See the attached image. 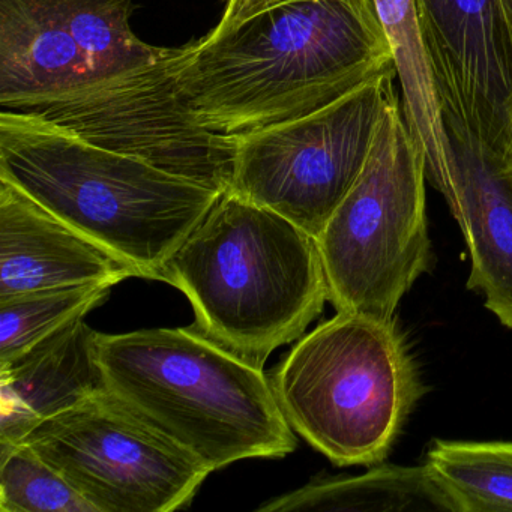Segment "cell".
Returning a JSON list of instances; mask_svg holds the SVG:
<instances>
[{"label": "cell", "mask_w": 512, "mask_h": 512, "mask_svg": "<svg viewBox=\"0 0 512 512\" xmlns=\"http://www.w3.org/2000/svg\"><path fill=\"white\" fill-rule=\"evenodd\" d=\"M451 176L440 188L470 254L467 287L512 329V164L454 101L440 97Z\"/></svg>", "instance_id": "30bf717a"}, {"label": "cell", "mask_w": 512, "mask_h": 512, "mask_svg": "<svg viewBox=\"0 0 512 512\" xmlns=\"http://www.w3.org/2000/svg\"><path fill=\"white\" fill-rule=\"evenodd\" d=\"M194 310V334L251 367L299 340L329 299L316 239L232 191L167 262L161 280Z\"/></svg>", "instance_id": "7a4b0ae2"}, {"label": "cell", "mask_w": 512, "mask_h": 512, "mask_svg": "<svg viewBox=\"0 0 512 512\" xmlns=\"http://www.w3.org/2000/svg\"><path fill=\"white\" fill-rule=\"evenodd\" d=\"M0 511L97 512L26 443H0Z\"/></svg>", "instance_id": "d6986e66"}, {"label": "cell", "mask_w": 512, "mask_h": 512, "mask_svg": "<svg viewBox=\"0 0 512 512\" xmlns=\"http://www.w3.org/2000/svg\"><path fill=\"white\" fill-rule=\"evenodd\" d=\"M392 68L373 0H296L175 56L191 113L227 137L316 112Z\"/></svg>", "instance_id": "6da1fadb"}, {"label": "cell", "mask_w": 512, "mask_h": 512, "mask_svg": "<svg viewBox=\"0 0 512 512\" xmlns=\"http://www.w3.org/2000/svg\"><path fill=\"white\" fill-rule=\"evenodd\" d=\"M131 277L127 263L0 179V299Z\"/></svg>", "instance_id": "7c38bea8"}, {"label": "cell", "mask_w": 512, "mask_h": 512, "mask_svg": "<svg viewBox=\"0 0 512 512\" xmlns=\"http://www.w3.org/2000/svg\"><path fill=\"white\" fill-rule=\"evenodd\" d=\"M425 181L424 152L394 101L355 184L316 238L335 310L394 319L430 269Z\"/></svg>", "instance_id": "8992f818"}, {"label": "cell", "mask_w": 512, "mask_h": 512, "mask_svg": "<svg viewBox=\"0 0 512 512\" xmlns=\"http://www.w3.org/2000/svg\"><path fill=\"white\" fill-rule=\"evenodd\" d=\"M98 332L68 323L0 365V443H20L37 425L106 389Z\"/></svg>", "instance_id": "4fadbf2b"}, {"label": "cell", "mask_w": 512, "mask_h": 512, "mask_svg": "<svg viewBox=\"0 0 512 512\" xmlns=\"http://www.w3.org/2000/svg\"><path fill=\"white\" fill-rule=\"evenodd\" d=\"M109 284L56 287L0 299V365L103 305Z\"/></svg>", "instance_id": "ac0fdd59"}, {"label": "cell", "mask_w": 512, "mask_h": 512, "mask_svg": "<svg viewBox=\"0 0 512 512\" xmlns=\"http://www.w3.org/2000/svg\"><path fill=\"white\" fill-rule=\"evenodd\" d=\"M502 7L503 11H505L506 20H508L512 35V0H502Z\"/></svg>", "instance_id": "7402d4cb"}, {"label": "cell", "mask_w": 512, "mask_h": 512, "mask_svg": "<svg viewBox=\"0 0 512 512\" xmlns=\"http://www.w3.org/2000/svg\"><path fill=\"white\" fill-rule=\"evenodd\" d=\"M373 5L391 46L403 91L404 119L424 152L427 181L439 191L451 176V155L418 2L373 0Z\"/></svg>", "instance_id": "9a60e30c"}, {"label": "cell", "mask_w": 512, "mask_h": 512, "mask_svg": "<svg viewBox=\"0 0 512 512\" xmlns=\"http://www.w3.org/2000/svg\"><path fill=\"white\" fill-rule=\"evenodd\" d=\"M0 179L127 263L137 277L158 281L223 194L8 109L0 112Z\"/></svg>", "instance_id": "3957f363"}, {"label": "cell", "mask_w": 512, "mask_h": 512, "mask_svg": "<svg viewBox=\"0 0 512 512\" xmlns=\"http://www.w3.org/2000/svg\"><path fill=\"white\" fill-rule=\"evenodd\" d=\"M97 83L62 0H0V107L22 110Z\"/></svg>", "instance_id": "5bb4252c"}, {"label": "cell", "mask_w": 512, "mask_h": 512, "mask_svg": "<svg viewBox=\"0 0 512 512\" xmlns=\"http://www.w3.org/2000/svg\"><path fill=\"white\" fill-rule=\"evenodd\" d=\"M416 2L437 92L454 101L485 140L505 151L512 35L502 0Z\"/></svg>", "instance_id": "8fae6325"}, {"label": "cell", "mask_w": 512, "mask_h": 512, "mask_svg": "<svg viewBox=\"0 0 512 512\" xmlns=\"http://www.w3.org/2000/svg\"><path fill=\"white\" fill-rule=\"evenodd\" d=\"M22 442L97 512L185 509L212 473L107 388L41 422Z\"/></svg>", "instance_id": "ba28073f"}, {"label": "cell", "mask_w": 512, "mask_h": 512, "mask_svg": "<svg viewBox=\"0 0 512 512\" xmlns=\"http://www.w3.org/2000/svg\"><path fill=\"white\" fill-rule=\"evenodd\" d=\"M395 68L316 112L235 139L227 191L283 215L314 239L361 173L397 101Z\"/></svg>", "instance_id": "52a82bcc"}, {"label": "cell", "mask_w": 512, "mask_h": 512, "mask_svg": "<svg viewBox=\"0 0 512 512\" xmlns=\"http://www.w3.org/2000/svg\"><path fill=\"white\" fill-rule=\"evenodd\" d=\"M287 422L337 466L382 464L424 395L394 319L337 311L268 374Z\"/></svg>", "instance_id": "5b68a950"}, {"label": "cell", "mask_w": 512, "mask_h": 512, "mask_svg": "<svg viewBox=\"0 0 512 512\" xmlns=\"http://www.w3.org/2000/svg\"><path fill=\"white\" fill-rule=\"evenodd\" d=\"M292 2H296V0H226L223 17L209 34H224V32L238 28L239 25L259 16V14L283 7V5L292 4Z\"/></svg>", "instance_id": "ffe728a7"}, {"label": "cell", "mask_w": 512, "mask_h": 512, "mask_svg": "<svg viewBox=\"0 0 512 512\" xmlns=\"http://www.w3.org/2000/svg\"><path fill=\"white\" fill-rule=\"evenodd\" d=\"M260 512H460L454 496L427 463L374 466L362 475L316 478L274 497Z\"/></svg>", "instance_id": "2e32d148"}, {"label": "cell", "mask_w": 512, "mask_h": 512, "mask_svg": "<svg viewBox=\"0 0 512 512\" xmlns=\"http://www.w3.org/2000/svg\"><path fill=\"white\" fill-rule=\"evenodd\" d=\"M506 157L512 164V97L508 104V118H506Z\"/></svg>", "instance_id": "44dd1931"}, {"label": "cell", "mask_w": 512, "mask_h": 512, "mask_svg": "<svg viewBox=\"0 0 512 512\" xmlns=\"http://www.w3.org/2000/svg\"><path fill=\"white\" fill-rule=\"evenodd\" d=\"M106 388L211 472L296 449L268 374L188 328L98 332Z\"/></svg>", "instance_id": "277c9868"}, {"label": "cell", "mask_w": 512, "mask_h": 512, "mask_svg": "<svg viewBox=\"0 0 512 512\" xmlns=\"http://www.w3.org/2000/svg\"><path fill=\"white\" fill-rule=\"evenodd\" d=\"M175 56L176 49H167L157 61L17 112L226 193L235 139L208 130L191 113L176 83Z\"/></svg>", "instance_id": "9c48e42d"}, {"label": "cell", "mask_w": 512, "mask_h": 512, "mask_svg": "<svg viewBox=\"0 0 512 512\" xmlns=\"http://www.w3.org/2000/svg\"><path fill=\"white\" fill-rule=\"evenodd\" d=\"M425 463L460 512L512 511V442L436 440Z\"/></svg>", "instance_id": "e0dca14e"}]
</instances>
